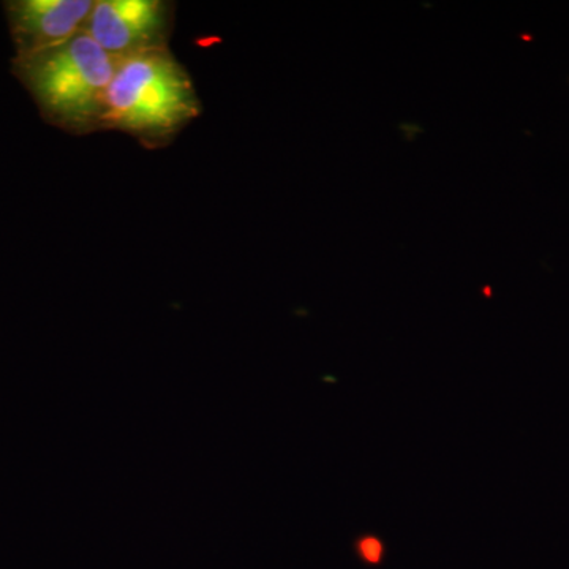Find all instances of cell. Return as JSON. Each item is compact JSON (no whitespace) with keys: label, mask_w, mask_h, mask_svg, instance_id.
I'll use <instances>...</instances> for the list:
<instances>
[{"label":"cell","mask_w":569,"mask_h":569,"mask_svg":"<svg viewBox=\"0 0 569 569\" xmlns=\"http://www.w3.org/2000/svg\"><path fill=\"white\" fill-rule=\"evenodd\" d=\"M176 3L170 0H96L84 32L111 58L123 61L168 50Z\"/></svg>","instance_id":"obj_3"},{"label":"cell","mask_w":569,"mask_h":569,"mask_svg":"<svg viewBox=\"0 0 569 569\" xmlns=\"http://www.w3.org/2000/svg\"><path fill=\"white\" fill-rule=\"evenodd\" d=\"M203 112L192 77L170 48L119 61L108 89L103 132L163 149Z\"/></svg>","instance_id":"obj_2"},{"label":"cell","mask_w":569,"mask_h":569,"mask_svg":"<svg viewBox=\"0 0 569 569\" xmlns=\"http://www.w3.org/2000/svg\"><path fill=\"white\" fill-rule=\"evenodd\" d=\"M96 0H7L3 2L14 56L36 54L84 31Z\"/></svg>","instance_id":"obj_4"},{"label":"cell","mask_w":569,"mask_h":569,"mask_svg":"<svg viewBox=\"0 0 569 569\" xmlns=\"http://www.w3.org/2000/svg\"><path fill=\"white\" fill-rule=\"evenodd\" d=\"M118 59L84 31L36 54L14 56L11 73L39 108L44 122L70 134L103 132L108 89Z\"/></svg>","instance_id":"obj_1"},{"label":"cell","mask_w":569,"mask_h":569,"mask_svg":"<svg viewBox=\"0 0 569 569\" xmlns=\"http://www.w3.org/2000/svg\"><path fill=\"white\" fill-rule=\"evenodd\" d=\"M358 550L366 561L378 563L381 559V553H383V546H381L380 539L366 537L358 542Z\"/></svg>","instance_id":"obj_5"}]
</instances>
